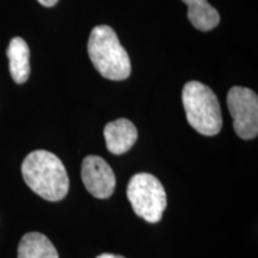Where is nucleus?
Listing matches in <instances>:
<instances>
[{"instance_id":"obj_1","label":"nucleus","mask_w":258,"mask_h":258,"mask_svg":"<svg viewBox=\"0 0 258 258\" xmlns=\"http://www.w3.org/2000/svg\"><path fill=\"white\" fill-rule=\"evenodd\" d=\"M24 182L47 201H61L70 189V178L62 161L48 151L29 153L22 164Z\"/></svg>"},{"instance_id":"obj_2","label":"nucleus","mask_w":258,"mask_h":258,"mask_svg":"<svg viewBox=\"0 0 258 258\" xmlns=\"http://www.w3.org/2000/svg\"><path fill=\"white\" fill-rule=\"evenodd\" d=\"M88 51L95 69L104 78L124 80L131 76V59L112 28L108 25L93 28L89 37Z\"/></svg>"},{"instance_id":"obj_3","label":"nucleus","mask_w":258,"mask_h":258,"mask_svg":"<svg viewBox=\"0 0 258 258\" xmlns=\"http://www.w3.org/2000/svg\"><path fill=\"white\" fill-rule=\"evenodd\" d=\"M182 101L189 124L206 137L219 134L222 115L218 97L211 88L200 82H189L183 88Z\"/></svg>"},{"instance_id":"obj_4","label":"nucleus","mask_w":258,"mask_h":258,"mask_svg":"<svg viewBox=\"0 0 258 258\" xmlns=\"http://www.w3.org/2000/svg\"><path fill=\"white\" fill-rule=\"evenodd\" d=\"M127 198L135 214L150 224L161 220L167 206L165 189L151 173H137L132 177L127 186Z\"/></svg>"},{"instance_id":"obj_5","label":"nucleus","mask_w":258,"mask_h":258,"mask_svg":"<svg viewBox=\"0 0 258 258\" xmlns=\"http://www.w3.org/2000/svg\"><path fill=\"white\" fill-rule=\"evenodd\" d=\"M227 106L233 117V129L244 140L254 139L258 134V97L247 88L234 86L228 91Z\"/></svg>"},{"instance_id":"obj_6","label":"nucleus","mask_w":258,"mask_h":258,"mask_svg":"<svg viewBox=\"0 0 258 258\" xmlns=\"http://www.w3.org/2000/svg\"><path fill=\"white\" fill-rule=\"evenodd\" d=\"M82 179L86 190L93 198L105 200L114 194L116 186L114 171L101 157L88 156L84 158Z\"/></svg>"},{"instance_id":"obj_7","label":"nucleus","mask_w":258,"mask_h":258,"mask_svg":"<svg viewBox=\"0 0 258 258\" xmlns=\"http://www.w3.org/2000/svg\"><path fill=\"white\" fill-rule=\"evenodd\" d=\"M104 139L109 152L112 154H123L137 143V127L127 118H118L105 125Z\"/></svg>"},{"instance_id":"obj_8","label":"nucleus","mask_w":258,"mask_h":258,"mask_svg":"<svg viewBox=\"0 0 258 258\" xmlns=\"http://www.w3.org/2000/svg\"><path fill=\"white\" fill-rule=\"evenodd\" d=\"M10 62V73L17 84H23L30 76V50L22 37H14L10 41L6 51Z\"/></svg>"},{"instance_id":"obj_9","label":"nucleus","mask_w":258,"mask_h":258,"mask_svg":"<svg viewBox=\"0 0 258 258\" xmlns=\"http://www.w3.org/2000/svg\"><path fill=\"white\" fill-rule=\"evenodd\" d=\"M18 258H59V253L46 235L30 232L19 241Z\"/></svg>"},{"instance_id":"obj_10","label":"nucleus","mask_w":258,"mask_h":258,"mask_svg":"<svg viewBox=\"0 0 258 258\" xmlns=\"http://www.w3.org/2000/svg\"><path fill=\"white\" fill-rule=\"evenodd\" d=\"M188 5V18L198 30L209 31L220 22L219 12L207 0H182Z\"/></svg>"},{"instance_id":"obj_11","label":"nucleus","mask_w":258,"mask_h":258,"mask_svg":"<svg viewBox=\"0 0 258 258\" xmlns=\"http://www.w3.org/2000/svg\"><path fill=\"white\" fill-rule=\"evenodd\" d=\"M37 2L43 6H46V8H51V6L55 5L59 0H37Z\"/></svg>"},{"instance_id":"obj_12","label":"nucleus","mask_w":258,"mask_h":258,"mask_svg":"<svg viewBox=\"0 0 258 258\" xmlns=\"http://www.w3.org/2000/svg\"><path fill=\"white\" fill-rule=\"evenodd\" d=\"M97 258H124V257L120 256V254H114V253H102Z\"/></svg>"}]
</instances>
